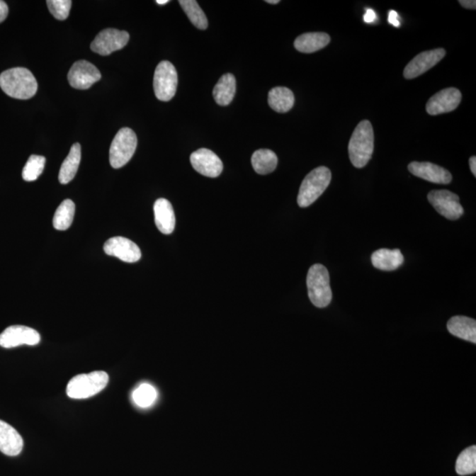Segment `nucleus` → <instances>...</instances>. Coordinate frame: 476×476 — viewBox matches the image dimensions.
<instances>
[{
	"label": "nucleus",
	"instance_id": "f03ea898",
	"mask_svg": "<svg viewBox=\"0 0 476 476\" xmlns=\"http://www.w3.org/2000/svg\"><path fill=\"white\" fill-rule=\"evenodd\" d=\"M374 150V132L370 122L357 125L348 144V154L356 168H363L370 162Z\"/></svg>",
	"mask_w": 476,
	"mask_h": 476
},
{
	"label": "nucleus",
	"instance_id": "72a5a7b5",
	"mask_svg": "<svg viewBox=\"0 0 476 476\" xmlns=\"http://www.w3.org/2000/svg\"><path fill=\"white\" fill-rule=\"evenodd\" d=\"M375 20H376V13L374 11L367 10V12L364 14V21L367 23H373Z\"/></svg>",
	"mask_w": 476,
	"mask_h": 476
},
{
	"label": "nucleus",
	"instance_id": "20e7f679",
	"mask_svg": "<svg viewBox=\"0 0 476 476\" xmlns=\"http://www.w3.org/2000/svg\"><path fill=\"white\" fill-rule=\"evenodd\" d=\"M307 288L310 300L317 308H324L330 305L333 293L330 286V276L327 268L315 264L309 269Z\"/></svg>",
	"mask_w": 476,
	"mask_h": 476
},
{
	"label": "nucleus",
	"instance_id": "a878e982",
	"mask_svg": "<svg viewBox=\"0 0 476 476\" xmlns=\"http://www.w3.org/2000/svg\"><path fill=\"white\" fill-rule=\"evenodd\" d=\"M75 205L71 200H66L57 208L53 217V226L57 230H67L73 223Z\"/></svg>",
	"mask_w": 476,
	"mask_h": 476
},
{
	"label": "nucleus",
	"instance_id": "6ab92c4d",
	"mask_svg": "<svg viewBox=\"0 0 476 476\" xmlns=\"http://www.w3.org/2000/svg\"><path fill=\"white\" fill-rule=\"evenodd\" d=\"M371 262L375 268L382 271H395L404 263V257L399 249L389 250V249H380L373 252L371 255Z\"/></svg>",
	"mask_w": 476,
	"mask_h": 476
},
{
	"label": "nucleus",
	"instance_id": "f8f14e48",
	"mask_svg": "<svg viewBox=\"0 0 476 476\" xmlns=\"http://www.w3.org/2000/svg\"><path fill=\"white\" fill-rule=\"evenodd\" d=\"M103 250L107 255L113 256L126 263H135L142 258L138 245L123 237L110 238L104 244Z\"/></svg>",
	"mask_w": 476,
	"mask_h": 476
},
{
	"label": "nucleus",
	"instance_id": "7c9ffc66",
	"mask_svg": "<svg viewBox=\"0 0 476 476\" xmlns=\"http://www.w3.org/2000/svg\"><path fill=\"white\" fill-rule=\"evenodd\" d=\"M47 6L50 13L57 20L64 21L69 16L71 0H48Z\"/></svg>",
	"mask_w": 476,
	"mask_h": 476
},
{
	"label": "nucleus",
	"instance_id": "aec40b11",
	"mask_svg": "<svg viewBox=\"0 0 476 476\" xmlns=\"http://www.w3.org/2000/svg\"><path fill=\"white\" fill-rule=\"evenodd\" d=\"M447 329L454 336L476 344V321L470 317H453L447 323Z\"/></svg>",
	"mask_w": 476,
	"mask_h": 476
},
{
	"label": "nucleus",
	"instance_id": "393cba45",
	"mask_svg": "<svg viewBox=\"0 0 476 476\" xmlns=\"http://www.w3.org/2000/svg\"><path fill=\"white\" fill-rule=\"evenodd\" d=\"M251 164L258 174L266 175L275 171L278 164V158L276 153L271 150L259 149L252 154Z\"/></svg>",
	"mask_w": 476,
	"mask_h": 476
},
{
	"label": "nucleus",
	"instance_id": "5701e85b",
	"mask_svg": "<svg viewBox=\"0 0 476 476\" xmlns=\"http://www.w3.org/2000/svg\"><path fill=\"white\" fill-rule=\"evenodd\" d=\"M81 159V147L79 143L74 144L71 147L70 153L61 166L59 180L62 185H67L74 178L78 171Z\"/></svg>",
	"mask_w": 476,
	"mask_h": 476
},
{
	"label": "nucleus",
	"instance_id": "9b49d317",
	"mask_svg": "<svg viewBox=\"0 0 476 476\" xmlns=\"http://www.w3.org/2000/svg\"><path fill=\"white\" fill-rule=\"evenodd\" d=\"M100 71L86 60H79L71 67L67 78L70 85L76 89H88L100 81Z\"/></svg>",
	"mask_w": 476,
	"mask_h": 476
},
{
	"label": "nucleus",
	"instance_id": "39448f33",
	"mask_svg": "<svg viewBox=\"0 0 476 476\" xmlns=\"http://www.w3.org/2000/svg\"><path fill=\"white\" fill-rule=\"evenodd\" d=\"M109 376L104 371H94L72 378L67 385V394L72 399H88L106 387Z\"/></svg>",
	"mask_w": 476,
	"mask_h": 476
},
{
	"label": "nucleus",
	"instance_id": "4be33fe9",
	"mask_svg": "<svg viewBox=\"0 0 476 476\" xmlns=\"http://www.w3.org/2000/svg\"><path fill=\"white\" fill-rule=\"evenodd\" d=\"M237 89L236 78L232 74L222 75L215 85L212 95L219 106H227L232 102Z\"/></svg>",
	"mask_w": 476,
	"mask_h": 476
},
{
	"label": "nucleus",
	"instance_id": "cd10ccee",
	"mask_svg": "<svg viewBox=\"0 0 476 476\" xmlns=\"http://www.w3.org/2000/svg\"><path fill=\"white\" fill-rule=\"evenodd\" d=\"M456 472L460 475L475 474L476 472V446L465 449L458 457Z\"/></svg>",
	"mask_w": 476,
	"mask_h": 476
},
{
	"label": "nucleus",
	"instance_id": "c9c22d12",
	"mask_svg": "<svg viewBox=\"0 0 476 476\" xmlns=\"http://www.w3.org/2000/svg\"><path fill=\"white\" fill-rule=\"evenodd\" d=\"M470 165L471 172L473 173L474 176H476V157H472L470 159Z\"/></svg>",
	"mask_w": 476,
	"mask_h": 476
},
{
	"label": "nucleus",
	"instance_id": "7ed1b4c3",
	"mask_svg": "<svg viewBox=\"0 0 476 476\" xmlns=\"http://www.w3.org/2000/svg\"><path fill=\"white\" fill-rule=\"evenodd\" d=\"M332 173L330 169L321 166L313 169L305 176L299 190L298 203L300 208H307L322 196L330 185Z\"/></svg>",
	"mask_w": 476,
	"mask_h": 476
},
{
	"label": "nucleus",
	"instance_id": "c85d7f7f",
	"mask_svg": "<svg viewBox=\"0 0 476 476\" xmlns=\"http://www.w3.org/2000/svg\"><path fill=\"white\" fill-rule=\"evenodd\" d=\"M157 391L156 388L147 383H144L137 387L132 392V400L137 406L147 409L153 406L157 402Z\"/></svg>",
	"mask_w": 476,
	"mask_h": 476
},
{
	"label": "nucleus",
	"instance_id": "6e6552de",
	"mask_svg": "<svg viewBox=\"0 0 476 476\" xmlns=\"http://www.w3.org/2000/svg\"><path fill=\"white\" fill-rule=\"evenodd\" d=\"M429 202L438 214L448 220H457L464 214L457 194L447 190H434L428 194Z\"/></svg>",
	"mask_w": 476,
	"mask_h": 476
},
{
	"label": "nucleus",
	"instance_id": "e433bc0d",
	"mask_svg": "<svg viewBox=\"0 0 476 476\" xmlns=\"http://www.w3.org/2000/svg\"><path fill=\"white\" fill-rule=\"evenodd\" d=\"M169 1V0H157V3L158 5H166V4H168Z\"/></svg>",
	"mask_w": 476,
	"mask_h": 476
},
{
	"label": "nucleus",
	"instance_id": "9d476101",
	"mask_svg": "<svg viewBox=\"0 0 476 476\" xmlns=\"http://www.w3.org/2000/svg\"><path fill=\"white\" fill-rule=\"evenodd\" d=\"M41 341V336L33 328L24 326L7 327L0 334V346L5 348H13L21 345L35 346Z\"/></svg>",
	"mask_w": 476,
	"mask_h": 476
},
{
	"label": "nucleus",
	"instance_id": "4c0bfd02",
	"mask_svg": "<svg viewBox=\"0 0 476 476\" xmlns=\"http://www.w3.org/2000/svg\"><path fill=\"white\" fill-rule=\"evenodd\" d=\"M266 2L268 4H272V5H276V4L280 3L279 0H266Z\"/></svg>",
	"mask_w": 476,
	"mask_h": 476
},
{
	"label": "nucleus",
	"instance_id": "dca6fc26",
	"mask_svg": "<svg viewBox=\"0 0 476 476\" xmlns=\"http://www.w3.org/2000/svg\"><path fill=\"white\" fill-rule=\"evenodd\" d=\"M407 168L414 176L429 182L440 183V185H447L452 182L453 176L450 171L431 162H413Z\"/></svg>",
	"mask_w": 476,
	"mask_h": 476
},
{
	"label": "nucleus",
	"instance_id": "2f4dec72",
	"mask_svg": "<svg viewBox=\"0 0 476 476\" xmlns=\"http://www.w3.org/2000/svg\"><path fill=\"white\" fill-rule=\"evenodd\" d=\"M7 16H8V6L6 2L0 0V23L6 19Z\"/></svg>",
	"mask_w": 476,
	"mask_h": 476
},
{
	"label": "nucleus",
	"instance_id": "b1692460",
	"mask_svg": "<svg viewBox=\"0 0 476 476\" xmlns=\"http://www.w3.org/2000/svg\"><path fill=\"white\" fill-rule=\"evenodd\" d=\"M268 103L270 107L276 113H288L294 106V94L290 89L284 88V86H276V88L270 90Z\"/></svg>",
	"mask_w": 476,
	"mask_h": 476
},
{
	"label": "nucleus",
	"instance_id": "1a4fd4ad",
	"mask_svg": "<svg viewBox=\"0 0 476 476\" xmlns=\"http://www.w3.org/2000/svg\"><path fill=\"white\" fill-rule=\"evenodd\" d=\"M130 35L126 31L107 28L101 31L90 45L94 52L100 55L108 56L117 50L124 48L128 45Z\"/></svg>",
	"mask_w": 476,
	"mask_h": 476
},
{
	"label": "nucleus",
	"instance_id": "423d86ee",
	"mask_svg": "<svg viewBox=\"0 0 476 476\" xmlns=\"http://www.w3.org/2000/svg\"><path fill=\"white\" fill-rule=\"evenodd\" d=\"M137 143V136L132 129L119 130L110 149V165L119 169L128 164L135 153Z\"/></svg>",
	"mask_w": 476,
	"mask_h": 476
},
{
	"label": "nucleus",
	"instance_id": "412c9836",
	"mask_svg": "<svg viewBox=\"0 0 476 476\" xmlns=\"http://www.w3.org/2000/svg\"><path fill=\"white\" fill-rule=\"evenodd\" d=\"M329 35L322 32L305 33L295 39V48L302 53H313L324 48L330 42Z\"/></svg>",
	"mask_w": 476,
	"mask_h": 476
},
{
	"label": "nucleus",
	"instance_id": "f704fd0d",
	"mask_svg": "<svg viewBox=\"0 0 476 476\" xmlns=\"http://www.w3.org/2000/svg\"><path fill=\"white\" fill-rule=\"evenodd\" d=\"M459 3L467 9L475 10L476 8V1L475 0H460Z\"/></svg>",
	"mask_w": 476,
	"mask_h": 476
},
{
	"label": "nucleus",
	"instance_id": "0eeeda50",
	"mask_svg": "<svg viewBox=\"0 0 476 476\" xmlns=\"http://www.w3.org/2000/svg\"><path fill=\"white\" fill-rule=\"evenodd\" d=\"M178 88V73L169 61L158 64L154 76V90L157 99L169 102L176 95Z\"/></svg>",
	"mask_w": 476,
	"mask_h": 476
},
{
	"label": "nucleus",
	"instance_id": "2eb2a0df",
	"mask_svg": "<svg viewBox=\"0 0 476 476\" xmlns=\"http://www.w3.org/2000/svg\"><path fill=\"white\" fill-rule=\"evenodd\" d=\"M191 164L200 174L208 178H217L223 169V164L212 151L200 149L191 154Z\"/></svg>",
	"mask_w": 476,
	"mask_h": 476
},
{
	"label": "nucleus",
	"instance_id": "473e14b6",
	"mask_svg": "<svg viewBox=\"0 0 476 476\" xmlns=\"http://www.w3.org/2000/svg\"><path fill=\"white\" fill-rule=\"evenodd\" d=\"M388 21L389 23L394 25V26L395 27L400 26V21L398 20V13H397L395 11L391 10L390 12H389Z\"/></svg>",
	"mask_w": 476,
	"mask_h": 476
},
{
	"label": "nucleus",
	"instance_id": "f3484780",
	"mask_svg": "<svg viewBox=\"0 0 476 476\" xmlns=\"http://www.w3.org/2000/svg\"><path fill=\"white\" fill-rule=\"evenodd\" d=\"M23 448V439L16 429L0 420V452L7 456H17Z\"/></svg>",
	"mask_w": 476,
	"mask_h": 476
},
{
	"label": "nucleus",
	"instance_id": "bb28decb",
	"mask_svg": "<svg viewBox=\"0 0 476 476\" xmlns=\"http://www.w3.org/2000/svg\"><path fill=\"white\" fill-rule=\"evenodd\" d=\"M179 4L194 26L200 30L208 28L207 16L196 0H180Z\"/></svg>",
	"mask_w": 476,
	"mask_h": 476
},
{
	"label": "nucleus",
	"instance_id": "f257e3e1",
	"mask_svg": "<svg viewBox=\"0 0 476 476\" xmlns=\"http://www.w3.org/2000/svg\"><path fill=\"white\" fill-rule=\"evenodd\" d=\"M0 88L13 98L27 100L37 94L38 85L30 70L16 67L0 74Z\"/></svg>",
	"mask_w": 476,
	"mask_h": 476
},
{
	"label": "nucleus",
	"instance_id": "a211bd4d",
	"mask_svg": "<svg viewBox=\"0 0 476 476\" xmlns=\"http://www.w3.org/2000/svg\"><path fill=\"white\" fill-rule=\"evenodd\" d=\"M154 222L162 234L169 235L174 232L176 217L171 202L165 198H159L154 205Z\"/></svg>",
	"mask_w": 476,
	"mask_h": 476
},
{
	"label": "nucleus",
	"instance_id": "4468645a",
	"mask_svg": "<svg viewBox=\"0 0 476 476\" xmlns=\"http://www.w3.org/2000/svg\"><path fill=\"white\" fill-rule=\"evenodd\" d=\"M461 98L463 96L459 89L455 88L443 89L428 101L427 113L431 116L450 113L460 106Z\"/></svg>",
	"mask_w": 476,
	"mask_h": 476
},
{
	"label": "nucleus",
	"instance_id": "c756f323",
	"mask_svg": "<svg viewBox=\"0 0 476 476\" xmlns=\"http://www.w3.org/2000/svg\"><path fill=\"white\" fill-rule=\"evenodd\" d=\"M46 159L41 156L33 154L24 166L23 178L25 181L31 182L37 180L45 169Z\"/></svg>",
	"mask_w": 476,
	"mask_h": 476
},
{
	"label": "nucleus",
	"instance_id": "ddd939ff",
	"mask_svg": "<svg viewBox=\"0 0 476 476\" xmlns=\"http://www.w3.org/2000/svg\"><path fill=\"white\" fill-rule=\"evenodd\" d=\"M446 50L439 48L418 54L404 69V77L414 79L434 67L446 56Z\"/></svg>",
	"mask_w": 476,
	"mask_h": 476
}]
</instances>
